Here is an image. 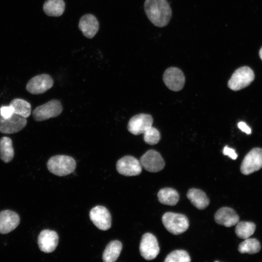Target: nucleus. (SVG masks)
<instances>
[{
	"label": "nucleus",
	"instance_id": "obj_27",
	"mask_svg": "<svg viewBox=\"0 0 262 262\" xmlns=\"http://www.w3.org/2000/svg\"><path fill=\"white\" fill-rule=\"evenodd\" d=\"M190 257L184 250H176L170 253L164 260L165 262H189Z\"/></svg>",
	"mask_w": 262,
	"mask_h": 262
},
{
	"label": "nucleus",
	"instance_id": "obj_7",
	"mask_svg": "<svg viewBox=\"0 0 262 262\" xmlns=\"http://www.w3.org/2000/svg\"><path fill=\"white\" fill-rule=\"evenodd\" d=\"M53 80L47 74L36 75L31 79L26 86V90L33 95L42 94L52 87Z\"/></svg>",
	"mask_w": 262,
	"mask_h": 262
},
{
	"label": "nucleus",
	"instance_id": "obj_14",
	"mask_svg": "<svg viewBox=\"0 0 262 262\" xmlns=\"http://www.w3.org/2000/svg\"><path fill=\"white\" fill-rule=\"evenodd\" d=\"M152 117L148 114H140L132 117L129 120L127 128L132 134L138 135L143 134L152 126Z\"/></svg>",
	"mask_w": 262,
	"mask_h": 262
},
{
	"label": "nucleus",
	"instance_id": "obj_4",
	"mask_svg": "<svg viewBox=\"0 0 262 262\" xmlns=\"http://www.w3.org/2000/svg\"><path fill=\"white\" fill-rule=\"evenodd\" d=\"M254 78V73L250 68L242 66L234 72L228 82V85L232 90H240L249 85Z\"/></svg>",
	"mask_w": 262,
	"mask_h": 262
},
{
	"label": "nucleus",
	"instance_id": "obj_31",
	"mask_svg": "<svg viewBox=\"0 0 262 262\" xmlns=\"http://www.w3.org/2000/svg\"><path fill=\"white\" fill-rule=\"evenodd\" d=\"M237 126L240 130L246 134H249L251 133V129L245 122L243 121L239 122L237 124Z\"/></svg>",
	"mask_w": 262,
	"mask_h": 262
},
{
	"label": "nucleus",
	"instance_id": "obj_26",
	"mask_svg": "<svg viewBox=\"0 0 262 262\" xmlns=\"http://www.w3.org/2000/svg\"><path fill=\"white\" fill-rule=\"evenodd\" d=\"M261 249L260 242L254 238H247L240 244L238 251L241 253L255 254Z\"/></svg>",
	"mask_w": 262,
	"mask_h": 262
},
{
	"label": "nucleus",
	"instance_id": "obj_24",
	"mask_svg": "<svg viewBox=\"0 0 262 262\" xmlns=\"http://www.w3.org/2000/svg\"><path fill=\"white\" fill-rule=\"evenodd\" d=\"M14 108V113L28 117L31 114V105L27 101L21 98H15L10 103Z\"/></svg>",
	"mask_w": 262,
	"mask_h": 262
},
{
	"label": "nucleus",
	"instance_id": "obj_8",
	"mask_svg": "<svg viewBox=\"0 0 262 262\" xmlns=\"http://www.w3.org/2000/svg\"><path fill=\"white\" fill-rule=\"evenodd\" d=\"M141 256L146 260L155 259L160 252L156 237L150 233H146L142 237L139 246Z\"/></svg>",
	"mask_w": 262,
	"mask_h": 262
},
{
	"label": "nucleus",
	"instance_id": "obj_21",
	"mask_svg": "<svg viewBox=\"0 0 262 262\" xmlns=\"http://www.w3.org/2000/svg\"><path fill=\"white\" fill-rule=\"evenodd\" d=\"M43 9L49 16H60L65 11V2L64 0H47L44 3Z\"/></svg>",
	"mask_w": 262,
	"mask_h": 262
},
{
	"label": "nucleus",
	"instance_id": "obj_29",
	"mask_svg": "<svg viewBox=\"0 0 262 262\" xmlns=\"http://www.w3.org/2000/svg\"><path fill=\"white\" fill-rule=\"evenodd\" d=\"M14 114V108L11 105L3 106L0 108V116L8 118Z\"/></svg>",
	"mask_w": 262,
	"mask_h": 262
},
{
	"label": "nucleus",
	"instance_id": "obj_32",
	"mask_svg": "<svg viewBox=\"0 0 262 262\" xmlns=\"http://www.w3.org/2000/svg\"><path fill=\"white\" fill-rule=\"evenodd\" d=\"M259 55L261 60H262V47L261 48L259 51Z\"/></svg>",
	"mask_w": 262,
	"mask_h": 262
},
{
	"label": "nucleus",
	"instance_id": "obj_5",
	"mask_svg": "<svg viewBox=\"0 0 262 262\" xmlns=\"http://www.w3.org/2000/svg\"><path fill=\"white\" fill-rule=\"evenodd\" d=\"M62 110L60 101L52 99L36 107L33 112V116L34 120L42 121L59 115Z\"/></svg>",
	"mask_w": 262,
	"mask_h": 262
},
{
	"label": "nucleus",
	"instance_id": "obj_18",
	"mask_svg": "<svg viewBox=\"0 0 262 262\" xmlns=\"http://www.w3.org/2000/svg\"><path fill=\"white\" fill-rule=\"evenodd\" d=\"M214 220L216 223L230 227L236 225L239 221V217L236 212L229 207L219 209L214 214Z\"/></svg>",
	"mask_w": 262,
	"mask_h": 262
},
{
	"label": "nucleus",
	"instance_id": "obj_13",
	"mask_svg": "<svg viewBox=\"0 0 262 262\" xmlns=\"http://www.w3.org/2000/svg\"><path fill=\"white\" fill-rule=\"evenodd\" d=\"M26 118L14 114L8 118L0 116V132L4 134H13L22 130L27 124Z\"/></svg>",
	"mask_w": 262,
	"mask_h": 262
},
{
	"label": "nucleus",
	"instance_id": "obj_22",
	"mask_svg": "<svg viewBox=\"0 0 262 262\" xmlns=\"http://www.w3.org/2000/svg\"><path fill=\"white\" fill-rule=\"evenodd\" d=\"M158 200L161 203L165 205L174 206L179 200L178 192L171 188L161 189L158 192Z\"/></svg>",
	"mask_w": 262,
	"mask_h": 262
},
{
	"label": "nucleus",
	"instance_id": "obj_1",
	"mask_svg": "<svg viewBox=\"0 0 262 262\" xmlns=\"http://www.w3.org/2000/svg\"><path fill=\"white\" fill-rule=\"evenodd\" d=\"M144 7L147 18L155 26L164 27L169 23L172 10L167 0H145Z\"/></svg>",
	"mask_w": 262,
	"mask_h": 262
},
{
	"label": "nucleus",
	"instance_id": "obj_6",
	"mask_svg": "<svg viewBox=\"0 0 262 262\" xmlns=\"http://www.w3.org/2000/svg\"><path fill=\"white\" fill-rule=\"evenodd\" d=\"M262 168V148H254L245 157L240 167L241 173L249 175Z\"/></svg>",
	"mask_w": 262,
	"mask_h": 262
},
{
	"label": "nucleus",
	"instance_id": "obj_25",
	"mask_svg": "<svg viewBox=\"0 0 262 262\" xmlns=\"http://www.w3.org/2000/svg\"><path fill=\"white\" fill-rule=\"evenodd\" d=\"M255 229V225L252 222L239 221L235 228V233L239 238L246 239L253 234Z\"/></svg>",
	"mask_w": 262,
	"mask_h": 262
},
{
	"label": "nucleus",
	"instance_id": "obj_19",
	"mask_svg": "<svg viewBox=\"0 0 262 262\" xmlns=\"http://www.w3.org/2000/svg\"><path fill=\"white\" fill-rule=\"evenodd\" d=\"M187 197L192 204L199 210H203L209 205L210 200L201 190L192 188L188 190Z\"/></svg>",
	"mask_w": 262,
	"mask_h": 262
},
{
	"label": "nucleus",
	"instance_id": "obj_28",
	"mask_svg": "<svg viewBox=\"0 0 262 262\" xmlns=\"http://www.w3.org/2000/svg\"><path fill=\"white\" fill-rule=\"evenodd\" d=\"M143 134L144 141L149 145L156 144L161 139L159 131L152 126L146 130Z\"/></svg>",
	"mask_w": 262,
	"mask_h": 262
},
{
	"label": "nucleus",
	"instance_id": "obj_16",
	"mask_svg": "<svg viewBox=\"0 0 262 262\" xmlns=\"http://www.w3.org/2000/svg\"><path fill=\"white\" fill-rule=\"evenodd\" d=\"M78 27L85 37L91 39L98 31L99 22L94 15L87 14L81 17Z\"/></svg>",
	"mask_w": 262,
	"mask_h": 262
},
{
	"label": "nucleus",
	"instance_id": "obj_10",
	"mask_svg": "<svg viewBox=\"0 0 262 262\" xmlns=\"http://www.w3.org/2000/svg\"><path fill=\"white\" fill-rule=\"evenodd\" d=\"M140 162L144 168L150 172H157L164 167L165 163L161 154L157 151L150 149L140 158Z\"/></svg>",
	"mask_w": 262,
	"mask_h": 262
},
{
	"label": "nucleus",
	"instance_id": "obj_9",
	"mask_svg": "<svg viewBox=\"0 0 262 262\" xmlns=\"http://www.w3.org/2000/svg\"><path fill=\"white\" fill-rule=\"evenodd\" d=\"M116 168L120 174L125 176L138 175L142 170L140 161L130 155L125 156L118 160Z\"/></svg>",
	"mask_w": 262,
	"mask_h": 262
},
{
	"label": "nucleus",
	"instance_id": "obj_20",
	"mask_svg": "<svg viewBox=\"0 0 262 262\" xmlns=\"http://www.w3.org/2000/svg\"><path fill=\"white\" fill-rule=\"evenodd\" d=\"M122 248V243L118 240L111 241L107 245L102 254L104 262H114L117 260Z\"/></svg>",
	"mask_w": 262,
	"mask_h": 262
},
{
	"label": "nucleus",
	"instance_id": "obj_11",
	"mask_svg": "<svg viewBox=\"0 0 262 262\" xmlns=\"http://www.w3.org/2000/svg\"><path fill=\"white\" fill-rule=\"evenodd\" d=\"M165 85L171 90L179 91L184 86L185 79L182 71L179 68L170 67L167 68L163 75Z\"/></svg>",
	"mask_w": 262,
	"mask_h": 262
},
{
	"label": "nucleus",
	"instance_id": "obj_2",
	"mask_svg": "<svg viewBox=\"0 0 262 262\" xmlns=\"http://www.w3.org/2000/svg\"><path fill=\"white\" fill-rule=\"evenodd\" d=\"M47 165L51 173L58 176H65L74 171L76 163L75 160L70 156L58 155L50 157Z\"/></svg>",
	"mask_w": 262,
	"mask_h": 262
},
{
	"label": "nucleus",
	"instance_id": "obj_3",
	"mask_svg": "<svg viewBox=\"0 0 262 262\" xmlns=\"http://www.w3.org/2000/svg\"><path fill=\"white\" fill-rule=\"evenodd\" d=\"M162 222L165 229L174 235L180 234L188 229L189 220L184 214L171 212L165 213Z\"/></svg>",
	"mask_w": 262,
	"mask_h": 262
},
{
	"label": "nucleus",
	"instance_id": "obj_12",
	"mask_svg": "<svg viewBox=\"0 0 262 262\" xmlns=\"http://www.w3.org/2000/svg\"><path fill=\"white\" fill-rule=\"evenodd\" d=\"M89 217L93 223L99 229L107 230L111 227V215L107 208L96 206L90 211Z\"/></svg>",
	"mask_w": 262,
	"mask_h": 262
},
{
	"label": "nucleus",
	"instance_id": "obj_17",
	"mask_svg": "<svg viewBox=\"0 0 262 262\" xmlns=\"http://www.w3.org/2000/svg\"><path fill=\"white\" fill-rule=\"evenodd\" d=\"M20 218L17 213L10 210L0 212V233L4 234L14 230L19 225Z\"/></svg>",
	"mask_w": 262,
	"mask_h": 262
},
{
	"label": "nucleus",
	"instance_id": "obj_30",
	"mask_svg": "<svg viewBox=\"0 0 262 262\" xmlns=\"http://www.w3.org/2000/svg\"><path fill=\"white\" fill-rule=\"evenodd\" d=\"M223 153L225 155L228 156L232 160L236 159L238 156L237 153H236L234 149L229 147L227 146H226L224 147L223 150Z\"/></svg>",
	"mask_w": 262,
	"mask_h": 262
},
{
	"label": "nucleus",
	"instance_id": "obj_23",
	"mask_svg": "<svg viewBox=\"0 0 262 262\" xmlns=\"http://www.w3.org/2000/svg\"><path fill=\"white\" fill-rule=\"evenodd\" d=\"M14 156L12 140L4 136L0 139V158L5 163L11 162Z\"/></svg>",
	"mask_w": 262,
	"mask_h": 262
},
{
	"label": "nucleus",
	"instance_id": "obj_15",
	"mask_svg": "<svg viewBox=\"0 0 262 262\" xmlns=\"http://www.w3.org/2000/svg\"><path fill=\"white\" fill-rule=\"evenodd\" d=\"M59 241L57 233L53 230L44 229L38 236V245L41 251L49 253L53 252L56 248Z\"/></svg>",
	"mask_w": 262,
	"mask_h": 262
}]
</instances>
